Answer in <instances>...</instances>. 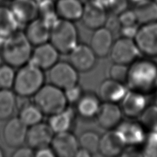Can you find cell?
Listing matches in <instances>:
<instances>
[{
  "label": "cell",
  "mask_w": 157,
  "mask_h": 157,
  "mask_svg": "<svg viewBox=\"0 0 157 157\" xmlns=\"http://www.w3.org/2000/svg\"><path fill=\"white\" fill-rule=\"evenodd\" d=\"M13 84V91L21 97H33L44 85L43 70L31 63L19 68Z\"/></svg>",
  "instance_id": "3"
},
{
  "label": "cell",
  "mask_w": 157,
  "mask_h": 157,
  "mask_svg": "<svg viewBox=\"0 0 157 157\" xmlns=\"http://www.w3.org/2000/svg\"><path fill=\"white\" fill-rule=\"evenodd\" d=\"M139 122L145 130L153 131L157 130V105H147L144 113L139 117Z\"/></svg>",
  "instance_id": "31"
},
{
  "label": "cell",
  "mask_w": 157,
  "mask_h": 157,
  "mask_svg": "<svg viewBox=\"0 0 157 157\" xmlns=\"http://www.w3.org/2000/svg\"><path fill=\"white\" fill-rule=\"evenodd\" d=\"M156 94H157V90H156Z\"/></svg>",
  "instance_id": "47"
},
{
  "label": "cell",
  "mask_w": 157,
  "mask_h": 157,
  "mask_svg": "<svg viewBox=\"0 0 157 157\" xmlns=\"http://www.w3.org/2000/svg\"><path fill=\"white\" fill-rule=\"evenodd\" d=\"M89 1H90V0H89Z\"/></svg>",
  "instance_id": "48"
},
{
  "label": "cell",
  "mask_w": 157,
  "mask_h": 157,
  "mask_svg": "<svg viewBox=\"0 0 157 157\" xmlns=\"http://www.w3.org/2000/svg\"><path fill=\"white\" fill-rule=\"evenodd\" d=\"M12 156L13 157H33L35 156V151L28 145L27 146H24L22 145L17 147Z\"/></svg>",
  "instance_id": "39"
},
{
  "label": "cell",
  "mask_w": 157,
  "mask_h": 157,
  "mask_svg": "<svg viewBox=\"0 0 157 157\" xmlns=\"http://www.w3.org/2000/svg\"><path fill=\"white\" fill-rule=\"evenodd\" d=\"M120 24L122 26H132V25L139 24L137 21L136 14L134 10L127 9L118 15Z\"/></svg>",
  "instance_id": "36"
},
{
  "label": "cell",
  "mask_w": 157,
  "mask_h": 157,
  "mask_svg": "<svg viewBox=\"0 0 157 157\" xmlns=\"http://www.w3.org/2000/svg\"><path fill=\"white\" fill-rule=\"evenodd\" d=\"M134 11L139 24H144L157 20V2L145 0L135 4Z\"/></svg>",
  "instance_id": "27"
},
{
  "label": "cell",
  "mask_w": 157,
  "mask_h": 157,
  "mask_svg": "<svg viewBox=\"0 0 157 157\" xmlns=\"http://www.w3.org/2000/svg\"><path fill=\"white\" fill-rule=\"evenodd\" d=\"M10 8L19 24H28L37 19L39 14L35 0H12Z\"/></svg>",
  "instance_id": "21"
},
{
  "label": "cell",
  "mask_w": 157,
  "mask_h": 157,
  "mask_svg": "<svg viewBox=\"0 0 157 157\" xmlns=\"http://www.w3.org/2000/svg\"><path fill=\"white\" fill-rule=\"evenodd\" d=\"M18 117L29 128L41 122L43 120L44 113L40 108L33 103L32 104L25 105L23 108H21Z\"/></svg>",
  "instance_id": "29"
},
{
  "label": "cell",
  "mask_w": 157,
  "mask_h": 157,
  "mask_svg": "<svg viewBox=\"0 0 157 157\" xmlns=\"http://www.w3.org/2000/svg\"><path fill=\"white\" fill-rule=\"evenodd\" d=\"M90 1H92L93 2L96 3L98 5H99L105 8L108 11V8L110 7L113 0H90Z\"/></svg>",
  "instance_id": "42"
},
{
  "label": "cell",
  "mask_w": 157,
  "mask_h": 157,
  "mask_svg": "<svg viewBox=\"0 0 157 157\" xmlns=\"http://www.w3.org/2000/svg\"><path fill=\"white\" fill-rule=\"evenodd\" d=\"M129 71V66L123 64L114 63L110 69V78L119 82L125 84Z\"/></svg>",
  "instance_id": "33"
},
{
  "label": "cell",
  "mask_w": 157,
  "mask_h": 157,
  "mask_svg": "<svg viewBox=\"0 0 157 157\" xmlns=\"http://www.w3.org/2000/svg\"><path fill=\"white\" fill-rule=\"evenodd\" d=\"M110 57L114 63L130 66L141 57L134 39L121 37L114 41Z\"/></svg>",
  "instance_id": "7"
},
{
  "label": "cell",
  "mask_w": 157,
  "mask_h": 157,
  "mask_svg": "<svg viewBox=\"0 0 157 157\" xmlns=\"http://www.w3.org/2000/svg\"><path fill=\"white\" fill-rule=\"evenodd\" d=\"M69 62L78 72H86L94 68L97 55L88 45L78 44L69 53Z\"/></svg>",
  "instance_id": "10"
},
{
  "label": "cell",
  "mask_w": 157,
  "mask_h": 157,
  "mask_svg": "<svg viewBox=\"0 0 157 157\" xmlns=\"http://www.w3.org/2000/svg\"><path fill=\"white\" fill-rule=\"evenodd\" d=\"M75 115L73 109L67 107L61 113L50 116L48 123L55 134L71 131L74 124Z\"/></svg>",
  "instance_id": "25"
},
{
  "label": "cell",
  "mask_w": 157,
  "mask_h": 157,
  "mask_svg": "<svg viewBox=\"0 0 157 157\" xmlns=\"http://www.w3.org/2000/svg\"><path fill=\"white\" fill-rule=\"evenodd\" d=\"M50 146L56 156L75 157L79 144L75 134L67 131L55 134Z\"/></svg>",
  "instance_id": "12"
},
{
  "label": "cell",
  "mask_w": 157,
  "mask_h": 157,
  "mask_svg": "<svg viewBox=\"0 0 157 157\" xmlns=\"http://www.w3.org/2000/svg\"><path fill=\"white\" fill-rule=\"evenodd\" d=\"M63 91L68 103H75L76 104L83 94L82 88L78 84L70 87L66 90H63Z\"/></svg>",
  "instance_id": "35"
},
{
  "label": "cell",
  "mask_w": 157,
  "mask_h": 157,
  "mask_svg": "<svg viewBox=\"0 0 157 157\" xmlns=\"http://www.w3.org/2000/svg\"><path fill=\"white\" fill-rule=\"evenodd\" d=\"M17 94L11 89H0V120L12 117L17 105Z\"/></svg>",
  "instance_id": "28"
},
{
  "label": "cell",
  "mask_w": 157,
  "mask_h": 157,
  "mask_svg": "<svg viewBox=\"0 0 157 157\" xmlns=\"http://www.w3.org/2000/svg\"><path fill=\"white\" fill-rule=\"evenodd\" d=\"M50 27L41 18L26 24L24 33L33 46H37L50 41Z\"/></svg>",
  "instance_id": "23"
},
{
  "label": "cell",
  "mask_w": 157,
  "mask_h": 157,
  "mask_svg": "<svg viewBox=\"0 0 157 157\" xmlns=\"http://www.w3.org/2000/svg\"><path fill=\"white\" fill-rule=\"evenodd\" d=\"M127 144L117 129L108 130L101 136L99 153L105 157H115L121 155Z\"/></svg>",
  "instance_id": "11"
},
{
  "label": "cell",
  "mask_w": 157,
  "mask_h": 157,
  "mask_svg": "<svg viewBox=\"0 0 157 157\" xmlns=\"http://www.w3.org/2000/svg\"><path fill=\"white\" fill-rule=\"evenodd\" d=\"M116 129L121 134L127 146L136 147L144 144L146 139V130L141 123L134 119L121 121Z\"/></svg>",
  "instance_id": "16"
},
{
  "label": "cell",
  "mask_w": 157,
  "mask_h": 157,
  "mask_svg": "<svg viewBox=\"0 0 157 157\" xmlns=\"http://www.w3.org/2000/svg\"><path fill=\"white\" fill-rule=\"evenodd\" d=\"M19 25L10 8L0 6V40L17 31Z\"/></svg>",
  "instance_id": "26"
},
{
  "label": "cell",
  "mask_w": 157,
  "mask_h": 157,
  "mask_svg": "<svg viewBox=\"0 0 157 157\" xmlns=\"http://www.w3.org/2000/svg\"><path fill=\"white\" fill-rule=\"evenodd\" d=\"M120 103L123 114L130 119H139L148 105L146 95L130 90Z\"/></svg>",
  "instance_id": "14"
},
{
  "label": "cell",
  "mask_w": 157,
  "mask_h": 157,
  "mask_svg": "<svg viewBox=\"0 0 157 157\" xmlns=\"http://www.w3.org/2000/svg\"><path fill=\"white\" fill-rule=\"evenodd\" d=\"M55 133L48 123L40 122L28 129L26 142L33 150L50 146Z\"/></svg>",
  "instance_id": "15"
},
{
  "label": "cell",
  "mask_w": 157,
  "mask_h": 157,
  "mask_svg": "<svg viewBox=\"0 0 157 157\" xmlns=\"http://www.w3.org/2000/svg\"><path fill=\"white\" fill-rule=\"evenodd\" d=\"M60 54H69L78 44V32L73 21L59 19L50 29V41Z\"/></svg>",
  "instance_id": "4"
},
{
  "label": "cell",
  "mask_w": 157,
  "mask_h": 157,
  "mask_svg": "<svg viewBox=\"0 0 157 157\" xmlns=\"http://www.w3.org/2000/svg\"><path fill=\"white\" fill-rule=\"evenodd\" d=\"M145 1V0H129V2H131L134 3V4H138V3H140V2H144Z\"/></svg>",
  "instance_id": "44"
},
{
  "label": "cell",
  "mask_w": 157,
  "mask_h": 157,
  "mask_svg": "<svg viewBox=\"0 0 157 157\" xmlns=\"http://www.w3.org/2000/svg\"><path fill=\"white\" fill-rule=\"evenodd\" d=\"M125 86L130 90L150 95L157 90V63L152 59H138L129 66Z\"/></svg>",
  "instance_id": "1"
},
{
  "label": "cell",
  "mask_w": 157,
  "mask_h": 157,
  "mask_svg": "<svg viewBox=\"0 0 157 157\" xmlns=\"http://www.w3.org/2000/svg\"><path fill=\"white\" fill-rule=\"evenodd\" d=\"M92 156L88 150L83 149L82 147L78 148L77 152L76 153L75 157H90Z\"/></svg>",
  "instance_id": "43"
},
{
  "label": "cell",
  "mask_w": 157,
  "mask_h": 157,
  "mask_svg": "<svg viewBox=\"0 0 157 157\" xmlns=\"http://www.w3.org/2000/svg\"><path fill=\"white\" fill-rule=\"evenodd\" d=\"M101 136L94 131H86L81 134L78 140L79 147L88 150L92 155L99 152Z\"/></svg>",
  "instance_id": "30"
},
{
  "label": "cell",
  "mask_w": 157,
  "mask_h": 157,
  "mask_svg": "<svg viewBox=\"0 0 157 157\" xmlns=\"http://www.w3.org/2000/svg\"><path fill=\"white\" fill-rule=\"evenodd\" d=\"M145 146L143 155L146 156H157V130L150 131L145 139Z\"/></svg>",
  "instance_id": "34"
},
{
  "label": "cell",
  "mask_w": 157,
  "mask_h": 157,
  "mask_svg": "<svg viewBox=\"0 0 157 157\" xmlns=\"http://www.w3.org/2000/svg\"><path fill=\"white\" fill-rule=\"evenodd\" d=\"M16 72L13 66L7 63L0 66V89L13 88Z\"/></svg>",
  "instance_id": "32"
},
{
  "label": "cell",
  "mask_w": 157,
  "mask_h": 157,
  "mask_svg": "<svg viewBox=\"0 0 157 157\" xmlns=\"http://www.w3.org/2000/svg\"><path fill=\"white\" fill-rule=\"evenodd\" d=\"M29 127L19 117L8 119L3 128L2 136L5 144L10 147H18L26 142Z\"/></svg>",
  "instance_id": "9"
},
{
  "label": "cell",
  "mask_w": 157,
  "mask_h": 157,
  "mask_svg": "<svg viewBox=\"0 0 157 157\" xmlns=\"http://www.w3.org/2000/svg\"><path fill=\"white\" fill-rule=\"evenodd\" d=\"M101 100L99 96L88 92L84 94L76 103V113L83 119L96 118L99 110Z\"/></svg>",
  "instance_id": "24"
},
{
  "label": "cell",
  "mask_w": 157,
  "mask_h": 157,
  "mask_svg": "<svg viewBox=\"0 0 157 157\" xmlns=\"http://www.w3.org/2000/svg\"><path fill=\"white\" fill-rule=\"evenodd\" d=\"M134 39L142 56L157 58V20L139 26Z\"/></svg>",
  "instance_id": "6"
},
{
  "label": "cell",
  "mask_w": 157,
  "mask_h": 157,
  "mask_svg": "<svg viewBox=\"0 0 157 157\" xmlns=\"http://www.w3.org/2000/svg\"><path fill=\"white\" fill-rule=\"evenodd\" d=\"M113 33L105 26L94 30L90 46L99 58H104L110 55L114 44Z\"/></svg>",
  "instance_id": "19"
},
{
  "label": "cell",
  "mask_w": 157,
  "mask_h": 157,
  "mask_svg": "<svg viewBox=\"0 0 157 157\" xmlns=\"http://www.w3.org/2000/svg\"><path fill=\"white\" fill-rule=\"evenodd\" d=\"M35 156L37 157H55V155L51 147L46 146L35 150Z\"/></svg>",
  "instance_id": "41"
},
{
  "label": "cell",
  "mask_w": 157,
  "mask_h": 157,
  "mask_svg": "<svg viewBox=\"0 0 157 157\" xmlns=\"http://www.w3.org/2000/svg\"><path fill=\"white\" fill-rule=\"evenodd\" d=\"M138 29L139 26H137V24L132 25V26H122L121 29L120 35H121V37L134 39Z\"/></svg>",
  "instance_id": "40"
},
{
  "label": "cell",
  "mask_w": 157,
  "mask_h": 157,
  "mask_svg": "<svg viewBox=\"0 0 157 157\" xmlns=\"http://www.w3.org/2000/svg\"><path fill=\"white\" fill-rule=\"evenodd\" d=\"M123 113L118 103L103 102L96 117L101 128L110 130L116 129L122 121Z\"/></svg>",
  "instance_id": "17"
},
{
  "label": "cell",
  "mask_w": 157,
  "mask_h": 157,
  "mask_svg": "<svg viewBox=\"0 0 157 157\" xmlns=\"http://www.w3.org/2000/svg\"><path fill=\"white\" fill-rule=\"evenodd\" d=\"M84 6L82 0H57L55 10L59 19L74 22L81 20Z\"/></svg>",
  "instance_id": "22"
},
{
  "label": "cell",
  "mask_w": 157,
  "mask_h": 157,
  "mask_svg": "<svg viewBox=\"0 0 157 157\" xmlns=\"http://www.w3.org/2000/svg\"><path fill=\"white\" fill-rule=\"evenodd\" d=\"M33 45L24 32L17 31L2 41L1 55L5 63L13 68H20L29 62Z\"/></svg>",
  "instance_id": "2"
},
{
  "label": "cell",
  "mask_w": 157,
  "mask_h": 157,
  "mask_svg": "<svg viewBox=\"0 0 157 157\" xmlns=\"http://www.w3.org/2000/svg\"><path fill=\"white\" fill-rule=\"evenodd\" d=\"M105 27L107 28L109 30H110V32L113 33V35L117 34V33H119L120 34L122 26L120 24L118 15L108 14V17L107 21L105 22Z\"/></svg>",
  "instance_id": "38"
},
{
  "label": "cell",
  "mask_w": 157,
  "mask_h": 157,
  "mask_svg": "<svg viewBox=\"0 0 157 157\" xmlns=\"http://www.w3.org/2000/svg\"><path fill=\"white\" fill-rule=\"evenodd\" d=\"M4 155V152H3V150L1 147H0V157H3Z\"/></svg>",
  "instance_id": "45"
},
{
  "label": "cell",
  "mask_w": 157,
  "mask_h": 157,
  "mask_svg": "<svg viewBox=\"0 0 157 157\" xmlns=\"http://www.w3.org/2000/svg\"><path fill=\"white\" fill-rule=\"evenodd\" d=\"M108 13L107 10L92 1H89L84 6L81 20L84 26L90 30H97L105 26Z\"/></svg>",
  "instance_id": "18"
},
{
  "label": "cell",
  "mask_w": 157,
  "mask_h": 157,
  "mask_svg": "<svg viewBox=\"0 0 157 157\" xmlns=\"http://www.w3.org/2000/svg\"><path fill=\"white\" fill-rule=\"evenodd\" d=\"M3 59H2V55H1V54H0V66L1 65H2V63H3Z\"/></svg>",
  "instance_id": "46"
},
{
  "label": "cell",
  "mask_w": 157,
  "mask_h": 157,
  "mask_svg": "<svg viewBox=\"0 0 157 157\" xmlns=\"http://www.w3.org/2000/svg\"><path fill=\"white\" fill-rule=\"evenodd\" d=\"M35 47L33 50L30 63L43 71H46L59 61L60 53L50 41Z\"/></svg>",
  "instance_id": "13"
},
{
  "label": "cell",
  "mask_w": 157,
  "mask_h": 157,
  "mask_svg": "<svg viewBox=\"0 0 157 157\" xmlns=\"http://www.w3.org/2000/svg\"><path fill=\"white\" fill-rule=\"evenodd\" d=\"M50 83L62 90L78 84V72L70 62L58 61L49 70Z\"/></svg>",
  "instance_id": "8"
},
{
  "label": "cell",
  "mask_w": 157,
  "mask_h": 157,
  "mask_svg": "<svg viewBox=\"0 0 157 157\" xmlns=\"http://www.w3.org/2000/svg\"><path fill=\"white\" fill-rule=\"evenodd\" d=\"M128 91L125 84L110 78L101 83L98 96L103 102L118 103L121 101Z\"/></svg>",
  "instance_id": "20"
},
{
  "label": "cell",
  "mask_w": 157,
  "mask_h": 157,
  "mask_svg": "<svg viewBox=\"0 0 157 157\" xmlns=\"http://www.w3.org/2000/svg\"><path fill=\"white\" fill-rule=\"evenodd\" d=\"M129 0H113L108 9V14L119 15L123 11L128 9Z\"/></svg>",
  "instance_id": "37"
},
{
  "label": "cell",
  "mask_w": 157,
  "mask_h": 157,
  "mask_svg": "<svg viewBox=\"0 0 157 157\" xmlns=\"http://www.w3.org/2000/svg\"><path fill=\"white\" fill-rule=\"evenodd\" d=\"M33 97L35 104L46 115L61 113L68 107L63 90L51 83L44 84Z\"/></svg>",
  "instance_id": "5"
}]
</instances>
